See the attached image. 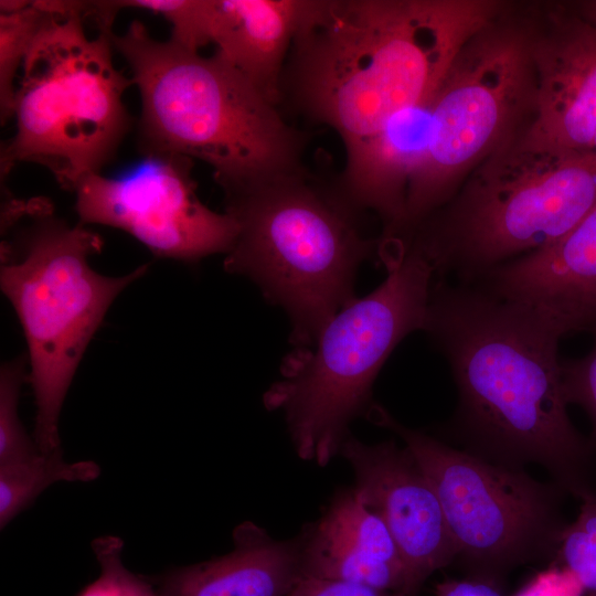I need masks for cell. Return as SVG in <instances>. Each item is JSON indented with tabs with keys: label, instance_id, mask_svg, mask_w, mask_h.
<instances>
[{
	"label": "cell",
	"instance_id": "cell-11",
	"mask_svg": "<svg viewBox=\"0 0 596 596\" xmlns=\"http://www.w3.org/2000/svg\"><path fill=\"white\" fill-rule=\"evenodd\" d=\"M193 159L150 153L126 173H92L74 188L79 223L120 228L155 255L195 262L232 248L237 225L199 199Z\"/></svg>",
	"mask_w": 596,
	"mask_h": 596
},
{
	"label": "cell",
	"instance_id": "cell-5",
	"mask_svg": "<svg viewBox=\"0 0 596 596\" xmlns=\"http://www.w3.org/2000/svg\"><path fill=\"white\" fill-rule=\"evenodd\" d=\"M530 123L510 132L460 194L407 236L405 247L421 254L434 275L471 284L552 245L596 205V162L554 146Z\"/></svg>",
	"mask_w": 596,
	"mask_h": 596
},
{
	"label": "cell",
	"instance_id": "cell-23",
	"mask_svg": "<svg viewBox=\"0 0 596 596\" xmlns=\"http://www.w3.org/2000/svg\"><path fill=\"white\" fill-rule=\"evenodd\" d=\"M123 547V540L114 535L92 542L100 574L76 596H159L151 577L135 574L124 566Z\"/></svg>",
	"mask_w": 596,
	"mask_h": 596
},
{
	"label": "cell",
	"instance_id": "cell-22",
	"mask_svg": "<svg viewBox=\"0 0 596 596\" xmlns=\"http://www.w3.org/2000/svg\"><path fill=\"white\" fill-rule=\"evenodd\" d=\"M25 359L6 362L0 371V466L33 458L40 450L29 438L18 416V400Z\"/></svg>",
	"mask_w": 596,
	"mask_h": 596
},
{
	"label": "cell",
	"instance_id": "cell-12",
	"mask_svg": "<svg viewBox=\"0 0 596 596\" xmlns=\"http://www.w3.org/2000/svg\"><path fill=\"white\" fill-rule=\"evenodd\" d=\"M339 454L354 472L353 491L383 519L395 540L405 568V594L417 596L435 571L457 557L433 486L411 451L393 440L368 445L349 435Z\"/></svg>",
	"mask_w": 596,
	"mask_h": 596
},
{
	"label": "cell",
	"instance_id": "cell-24",
	"mask_svg": "<svg viewBox=\"0 0 596 596\" xmlns=\"http://www.w3.org/2000/svg\"><path fill=\"white\" fill-rule=\"evenodd\" d=\"M592 349L582 358L562 360V381L567 404H575L587 414L592 432L588 437L596 448V331Z\"/></svg>",
	"mask_w": 596,
	"mask_h": 596
},
{
	"label": "cell",
	"instance_id": "cell-6",
	"mask_svg": "<svg viewBox=\"0 0 596 596\" xmlns=\"http://www.w3.org/2000/svg\"><path fill=\"white\" fill-rule=\"evenodd\" d=\"M0 286L20 320L29 349L35 405V444L60 451L58 417L83 358L105 313L148 265L120 277L95 272L89 256L102 237L54 215L47 200L7 198L1 210Z\"/></svg>",
	"mask_w": 596,
	"mask_h": 596
},
{
	"label": "cell",
	"instance_id": "cell-10",
	"mask_svg": "<svg viewBox=\"0 0 596 596\" xmlns=\"http://www.w3.org/2000/svg\"><path fill=\"white\" fill-rule=\"evenodd\" d=\"M373 423L393 432L411 451L433 486L469 577L500 586L523 564L555 561L568 524L562 504L566 493L523 469L493 464L408 428L383 406L372 404Z\"/></svg>",
	"mask_w": 596,
	"mask_h": 596
},
{
	"label": "cell",
	"instance_id": "cell-7",
	"mask_svg": "<svg viewBox=\"0 0 596 596\" xmlns=\"http://www.w3.org/2000/svg\"><path fill=\"white\" fill-rule=\"evenodd\" d=\"M385 266L376 289L338 311L311 347L288 355L281 379L263 397L268 411L283 412L299 458L320 467L339 454L349 424L366 413L391 352L425 326L433 268L412 248Z\"/></svg>",
	"mask_w": 596,
	"mask_h": 596
},
{
	"label": "cell",
	"instance_id": "cell-19",
	"mask_svg": "<svg viewBox=\"0 0 596 596\" xmlns=\"http://www.w3.org/2000/svg\"><path fill=\"white\" fill-rule=\"evenodd\" d=\"M61 0L0 1V110L2 124L13 117L19 68L42 30L65 10Z\"/></svg>",
	"mask_w": 596,
	"mask_h": 596
},
{
	"label": "cell",
	"instance_id": "cell-3",
	"mask_svg": "<svg viewBox=\"0 0 596 596\" xmlns=\"http://www.w3.org/2000/svg\"><path fill=\"white\" fill-rule=\"evenodd\" d=\"M140 93V152L177 153L211 167L224 193L304 166L306 131L219 53L151 38L140 21L111 32Z\"/></svg>",
	"mask_w": 596,
	"mask_h": 596
},
{
	"label": "cell",
	"instance_id": "cell-21",
	"mask_svg": "<svg viewBox=\"0 0 596 596\" xmlns=\"http://www.w3.org/2000/svg\"><path fill=\"white\" fill-rule=\"evenodd\" d=\"M581 501L578 515L563 531L553 563L576 575L584 596H596V490Z\"/></svg>",
	"mask_w": 596,
	"mask_h": 596
},
{
	"label": "cell",
	"instance_id": "cell-25",
	"mask_svg": "<svg viewBox=\"0 0 596 596\" xmlns=\"http://www.w3.org/2000/svg\"><path fill=\"white\" fill-rule=\"evenodd\" d=\"M513 596H584L579 579L568 568L552 563L535 574Z\"/></svg>",
	"mask_w": 596,
	"mask_h": 596
},
{
	"label": "cell",
	"instance_id": "cell-17",
	"mask_svg": "<svg viewBox=\"0 0 596 596\" xmlns=\"http://www.w3.org/2000/svg\"><path fill=\"white\" fill-rule=\"evenodd\" d=\"M305 0H211L210 41L279 107V83Z\"/></svg>",
	"mask_w": 596,
	"mask_h": 596
},
{
	"label": "cell",
	"instance_id": "cell-8",
	"mask_svg": "<svg viewBox=\"0 0 596 596\" xmlns=\"http://www.w3.org/2000/svg\"><path fill=\"white\" fill-rule=\"evenodd\" d=\"M84 19L83 1L68 3L34 41L17 86L15 132L1 147L2 178L18 162H34L73 191L125 137L131 77L115 67L113 31L91 38Z\"/></svg>",
	"mask_w": 596,
	"mask_h": 596
},
{
	"label": "cell",
	"instance_id": "cell-13",
	"mask_svg": "<svg viewBox=\"0 0 596 596\" xmlns=\"http://www.w3.org/2000/svg\"><path fill=\"white\" fill-rule=\"evenodd\" d=\"M525 22L536 78L531 128L588 157L596 128V26L571 4L547 6Z\"/></svg>",
	"mask_w": 596,
	"mask_h": 596
},
{
	"label": "cell",
	"instance_id": "cell-29",
	"mask_svg": "<svg viewBox=\"0 0 596 596\" xmlns=\"http://www.w3.org/2000/svg\"><path fill=\"white\" fill-rule=\"evenodd\" d=\"M588 157H590L596 162V128H595V131H594V136H593V140H592Z\"/></svg>",
	"mask_w": 596,
	"mask_h": 596
},
{
	"label": "cell",
	"instance_id": "cell-20",
	"mask_svg": "<svg viewBox=\"0 0 596 596\" xmlns=\"http://www.w3.org/2000/svg\"><path fill=\"white\" fill-rule=\"evenodd\" d=\"M99 473V466L92 460L64 461L62 450L0 466V528L4 529L49 486L57 481L87 482Z\"/></svg>",
	"mask_w": 596,
	"mask_h": 596
},
{
	"label": "cell",
	"instance_id": "cell-14",
	"mask_svg": "<svg viewBox=\"0 0 596 596\" xmlns=\"http://www.w3.org/2000/svg\"><path fill=\"white\" fill-rule=\"evenodd\" d=\"M547 318L562 337L596 331V205L565 236L473 281Z\"/></svg>",
	"mask_w": 596,
	"mask_h": 596
},
{
	"label": "cell",
	"instance_id": "cell-15",
	"mask_svg": "<svg viewBox=\"0 0 596 596\" xmlns=\"http://www.w3.org/2000/svg\"><path fill=\"white\" fill-rule=\"evenodd\" d=\"M435 93L395 113L368 136L343 146L341 185L359 209L380 217V238L391 236L403 220L409 182L428 149Z\"/></svg>",
	"mask_w": 596,
	"mask_h": 596
},
{
	"label": "cell",
	"instance_id": "cell-16",
	"mask_svg": "<svg viewBox=\"0 0 596 596\" xmlns=\"http://www.w3.org/2000/svg\"><path fill=\"white\" fill-rule=\"evenodd\" d=\"M233 543L225 555L151 576L159 596H287L301 577L299 535L276 540L245 521Z\"/></svg>",
	"mask_w": 596,
	"mask_h": 596
},
{
	"label": "cell",
	"instance_id": "cell-28",
	"mask_svg": "<svg viewBox=\"0 0 596 596\" xmlns=\"http://www.w3.org/2000/svg\"><path fill=\"white\" fill-rule=\"evenodd\" d=\"M571 6L582 18L596 26V0L578 1Z\"/></svg>",
	"mask_w": 596,
	"mask_h": 596
},
{
	"label": "cell",
	"instance_id": "cell-18",
	"mask_svg": "<svg viewBox=\"0 0 596 596\" xmlns=\"http://www.w3.org/2000/svg\"><path fill=\"white\" fill-rule=\"evenodd\" d=\"M311 525L343 547L400 570L405 575L400 551L387 525L352 488L337 493L321 518Z\"/></svg>",
	"mask_w": 596,
	"mask_h": 596
},
{
	"label": "cell",
	"instance_id": "cell-1",
	"mask_svg": "<svg viewBox=\"0 0 596 596\" xmlns=\"http://www.w3.org/2000/svg\"><path fill=\"white\" fill-rule=\"evenodd\" d=\"M458 389L453 434L465 450L514 469L545 468L579 500L596 490V448L567 414L558 342L540 312L475 284H433L423 329Z\"/></svg>",
	"mask_w": 596,
	"mask_h": 596
},
{
	"label": "cell",
	"instance_id": "cell-2",
	"mask_svg": "<svg viewBox=\"0 0 596 596\" xmlns=\"http://www.w3.org/2000/svg\"><path fill=\"white\" fill-rule=\"evenodd\" d=\"M509 7L496 0H305L279 108L349 145L432 96L465 42Z\"/></svg>",
	"mask_w": 596,
	"mask_h": 596
},
{
	"label": "cell",
	"instance_id": "cell-27",
	"mask_svg": "<svg viewBox=\"0 0 596 596\" xmlns=\"http://www.w3.org/2000/svg\"><path fill=\"white\" fill-rule=\"evenodd\" d=\"M434 596H502L500 586L490 582L467 578L446 579L436 585Z\"/></svg>",
	"mask_w": 596,
	"mask_h": 596
},
{
	"label": "cell",
	"instance_id": "cell-9",
	"mask_svg": "<svg viewBox=\"0 0 596 596\" xmlns=\"http://www.w3.org/2000/svg\"><path fill=\"white\" fill-rule=\"evenodd\" d=\"M508 14L470 36L444 74L434 96L428 149L392 238H405L447 204L465 172L532 118L536 78L526 22Z\"/></svg>",
	"mask_w": 596,
	"mask_h": 596
},
{
	"label": "cell",
	"instance_id": "cell-26",
	"mask_svg": "<svg viewBox=\"0 0 596 596\" xmlns=\"http://www.w3.org/2000/svg\"><path fill=\"white\" fill-rule=\"evenodd\" d=\"M287 596H407L364 584L301 576Z\"/></svg>",
	"mask_w": 596,
	"mask_h": 596
},
{
	"label": "cell",
	"instance_id": "cell-4",
	"mask_svg": "<svg viewBox=\"0 0 596 596\" xmlns=\"http://www.w3.org/2000/svg\"><path fill=\"white\" fill-rule=\"evenodd\" d=\"M224 195V212L237 225L225 270L251 278L285 309L297 350L311 347L355 299L359 266L377 255L365 212L347 195L339 173L321 175L306 163Z\"/></svg>",
	"mask_w": 596,
	"mask_h": 596
}]
</instances>
